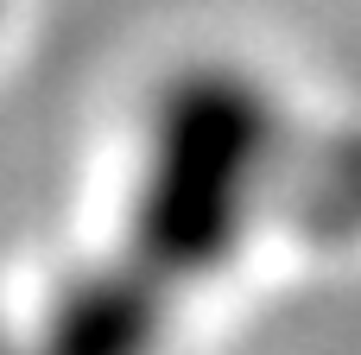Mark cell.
<instances>
[{
    "label": "cell",
    "mask_w": 361,
    "mask_h": 355,
    "mask_svg": "<svg viewBox=\"0 0 361 355\" xmlns=\"http://www.w3.org/2000/svg\"><path fill=\"white\" fill-rule=\"evenodd\" d=\"M0 6H6V0H0Z\"/></svg>",
    "instance_id": "277c9868"
},
{
    "label": "cell",
    "mask_w": 361,
    "mask_h": 355,
    "mask_svg": "<svg viewBox=\"0 0 361 355\" xmlns=\"http://www.w3.org/2000/svg\"><path fill=\"white\" fill-rule=\"evenodd\" d=\"M0 355H32V349H19V343H6V337H0Z\"/></svg>",
    "instance_id": "3957f363"
},
{
    "label": "cell",
    "mask_w": 361,
    "mask_h": 355,
    "mask_svg": "<svg viewBox=\"0 0 361 355\" xmlns=\"http://www.w3.org/2000/svg\"><path fill=\"white\" fill-rule=\"evenodd\" d=\"M279 159V108L241 64H184L146 114L133 191V260L165 286L235 254Z\"/></svg>",
    "instance_id": "6da1fadb"
},
{
    "label": "cell",
    "mask_w": 361,
    "mask_h": 355,
    "mask_svg": "<svg viewBox=\"0 0 361 355\" xmlns=\"http://www.w3.org/2000/svg\"><path fill=\"white\" fill-rule=\"evenodd\" d=\"M165 292L171 286L146 273L133 254L121 267L76 273L57 292L32 355H152L159 324H165Z\"/></svg>",
    "instance_id": "7a4b0ae2"
}]
</instances>
